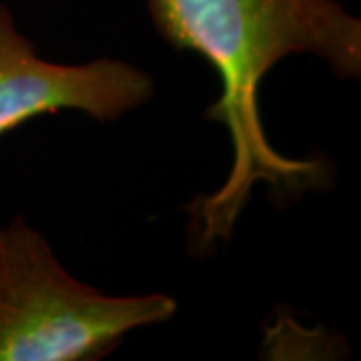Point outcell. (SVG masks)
<instances>
[{
    "label": "cell",
    "mask_w": 361,
    "mask_h": 361,
    "mask_svg": "<svg viewBox=\"0 0 361 361\" xmlns=\"http://www.w3.org/2000/svg\"><path fill=\"white\" fill-rule=\"evenodd\" d=\"M155 94V82L139 66L99 59L61 65L40 59L0 4V137L23 123L59 111H78L94 121H116Z\"/></svg>",
    "instance_id": "cell-3"
},
{
    "label": "cell",
    "mask_w": 361,
    "mask_h": 361,
    "mask_svg": "<svg viewBox=\"0 0 361 361\" xmlns=\"http://www.w3.org/2000/svg\"><path fill=\"white\" fill-rule=\"evenodd\" d=\"M147 6L161 39L201 54L221 78L219 99L205 116L229 130L233 163L223 187L201 201L199 241H227L257 183L285 191L319 187V161L287 159L267 141L259 89L291 54L322 59L337 78H360V18L337 0H147Z\"/></svg>",
    "instance_id": "cell-1"
},
{
    "label": "cell",
    "mask_w": 361,
    "mask_h": 361,
    "mask_svg": "<svg viewBox=\"0 0 361 361\" xmlns=\"http://www.w3.org/2000/svg\"><path fill=\"white\" fill-rule=\"evenodd\" d=\"M177 310L165 293L106 295L78 281L23 217L0 227V361L103 360Z\"/></svg>",
    "instance_id": "cell-2"
}]
</instances>
